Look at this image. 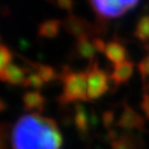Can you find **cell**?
I'll return each instance as SVG.
<instances>
[{"mask_svg": "<svg viewBox=\"0 0 149 149\" xmlns=\"http://www.w3.org/2000/svg\"><path fill=\"white\" fill-rule=\"evenodd\" d=\"M64 30L69 33L71 37L75 38L76 40L82 38H93L100 34L98 29L95 23H91L85 18L70 13L63 21Z\"/></svg>", "mask_w": 149, "mask_h": 149, "instance_id": "obj_5", "label": "cell"}, {"mask_svg": "<svg viewBox=\"0 0 149 149\" xmlns=\"http://www.w3.org/2000/svg\"><path fill=\"white\" fill-rule=\"evenodd\" d=\"M138 71L141 81L144 84H147L149 82V55L145 56L138 64Z\"/></svg>", "mask_w": 149, "mask_h": 149, "instance_id": "obj_19", "label": "cell"}, {"mask_svg": "<svg viewBox=\"0 0 149 149\" xmlns=\"http://www.w3.org/2000/svg\"><path fill=\"white\" fill-rule=\"evenodd\" d=\"M116 126L127 130H144V116L138 114L129 104L123 103V111L119 115Z\"/></svg>", "mask_w": 149, "mask_h": 149, "instance_id": "obj_6", "label": "cell"}, {"mask_svg": "<svg viewBox=\"0 0 149 149\" xmlns=\"http://www.w3.org/2000/svg\"><path fill=\"white\" fill-rule=\"evenodd\" d=\"M115 120V112L112 109H107L102 114V124L108 130L112 129V125Z\"/></svg>", "mask_w": 149, "mask_h": 149, "instance_id": "obj_20", "label": "cell"}, {"mask_svg": "<svg viewBox=\"0 0 149 149\" xmlns=\"http://www.w3.org/2000/svg\"><path fill=\"white\" fill-rule=\"evenodd\" d=\"M63 84L62 94L58 97L61 105H70L76 102L88 101L87 98V77L85 71L75 72L69 66H64L59 79Z\"/></svg>", "mask_w": 149, "mask_h": 149, "instance_id": "obj_2", "label": "cell"}, {"mask_svg": "<svg viewBox=\"0 0 149 149\" xmlns=\"http://www.w3.org/2000/svg\"><path fill=\"white\" fill-rule=\"evenodd\" d=\"M63 22L59 19H49L41 22L38 27V37L41 39H53L59 36Z\"/></svg>", "mask_w": 149, "mask_h": 149, "instance_id": "obj_14", "label": "cell"}, {"mask_svg": "<svg viewBox=\"0 0 149 149\" xmlns=\"http://www.w3.org/2000/svg\"><path fill=\"white\" fill-rule=\"evenodd\" d=\"M48 2H50V3H53L54 5V2H55V0H47Z\"/></svg>", "mask_w": 149, "mask_h": 149, "instance_id": "obj_27", "label": "cell"}, {"mask_svg": "<svg viewBox=\"0 0 149 149\" xmlns=\"http://www.w3.org/2000/svg\"><path fill=\"white\" fill-rule=\"evenodd\" d=\"M87 77V98L96 101L109 91V75L100 68L97 61L90 63L85 70Z\"/></svg>", "mask_w": 149, "mask_h": 149, "instance_id": "obj_4", "label": "cell"}, {"mask_svg": "<svg viewBox=\"0 0 149 149\" xmlns=\"http://www.w3.org/2000/svg\"><path fill=\"white\" fill-rule=\"evenodd\" d=\"M140 109L144 113L145 117L149 120V93L146 92L143 95V98H141V102H140Z\"/></svg>", "mask_w": 149, "mask_h": 149, "instance_id": "obj_22", "label": "cell"}, {"mask_svg": "<svg viewBox=\"0 0 149 149\" xmlns=\"http://www.w3.org/2000/svg\"><path fill=\"white\" fill-rule=\"evenodd\" d=\"M6 108H7V104H6V102L3 101V100H1V98H0V113L3 112Z\"/></svg>", "mask_w": 149, "mask_h": 149, "instance_id": "obj_25", "label": "cell"}, {"mask_svg": "<svg viewBox=\"0 0 149 149\" xmlns=\"http://www.w3.org/2000/svg\"><path fill=\"white\" fill-rule=\"evenodd\" d=\"M12 59H13L12 51H11L7 45L1 44V45H0V73H1L9 64H11Z\"/></svg>", "mask_w": 149, "mask_h": 149, "instance_id": "obj_18", "label": "cell"}, {"mask_svg": "<svg viewBox=\"0 0 149 149\" xmlns=\"http://www.w3.org/2000/svg\"><path fill=\"white\" fill-rule=\"evenodd\" d=\"M44 81L42 80V77L38 74L37 72H31L27 75L26 82L23 84V87L26 88H34L36 91L42 88L44 86Z\"/></svg>", "mask_w": 149, "mask_h": 149, "instance_id": "obj_17", "label": "cell"}, {"mask_svg": "<svg viewBox=\"0 0 149 149\" xmlns=\"http://www.w3.org/2000/svg\"><path fill=\"white\" fill-rule=\"evenodd\" d=\"M24 61L30 65V68L36 70V72L42 77L44 83H50V82H53L54 80L60 79V73L55 71L53 66L48 65V64L34 63V62L28 61V60H24Z\"/></svg>", "mask_w": 149, "mask_h": 149, "instance_id": "obj_15", "label": "cell"}, {"mask_svg": "<svg viewBox=\"0 0 149 149\" xmlns=\"http://www.w3.org/2000/svg\"><path fill=\"white\" fill-rule=\"evenodd\" d=\"M28 73H29L28 69L21 68L15 63H11L0 73V81L8 83L12 86L23 85Z\"/></svg>", "mask_w": 149, "mask_h": 149, "instance_id": "obj_7", "label": "cell"}, {"mask_svg": "<svg viewBox=\"0 0 149 149\" xmlns=\"http://www.w3.org/2000/svg\"><path fill=\"white\" fill-rule=\"evenodd\" d=\"M45 102L47 98L40 91H28L22 95L23 109L27 112L34 111V113H42L45 106Z\"/></svg>", "mask_w": 149, "mask_h": 149, "instance_id": "obj_10", "label": "cell"}, {"mask_svg": "<svg viewBox=\"0 0 149 149\" xmlns=\"http://www.w3.org/2000/svg\"><path fill=\"white\" fill-rule=\"evenodd\" d=\"M92 43H93V47L95 49V51L97 52H101L104 53L105 52V49H106V43L105 41L100 37H95L92 39Z\"/></svg>", "mask_w": 149, "mask_h": 149, "instance_id": "obj_23", "label": "cell"}, {"mask_svg": "<svg viewBox=\"0 0 149 149\" xmlns=\"http://www.w3.org/2000/svg\"><path fill=\"white\" fill-rule=\"evenodd\" d=\"M143 144L144 141L139 136L133 133H126L111 143V149H140Z\"/></svg>", "mask_w": 149, "mask_h": 149, "instance_id": "obj_13", "label": "cell"}, {"mask_svg": "<svg viewBox=\"0 0 149 149\" xmlns=\"http://www.w3.org/2000/svg\"><path fill=\"white\" fill-rule=\"evenodd\" d=\"M134 36L141 42H147L149 40V15L143 16L138 20L135 27Z\"/></svg>", "mask_w": 149, "mask_h": 149, "instance_id": "obj_16", "label": "cell"}, {"mask_svg": "<svg viewBox=\"0 0 149 149\" xmlns=\"http://www.w3.org/2000/svg\"><path fill=\"white\" fill-rule=\"evenodd\" d=\"M11 145L12 149H62L63 136L53 118L33 112L13 125Z\"/></svg>", "mask_w": 149, "mask_h": 149, "instance_id": "obj_1", "label": "cell"}, {"mask_svg": "<svg viewBox=\"0 0 149 149\" xmlns=\"http://www.w3.org/2000/svg\"><path fill=\"white\" fill-rule=\"evenodd\" d=\"M147 87H149V83H148V85H147Z\"/></svg>", "mask_w": 149, "mask_h": 149, "instance_id": "obj_29", "label": "cell"}, {"mask_svg": "<svg viewBox=\"0 0 149 149\" xmlns=\"http://www.w3.org/2000/svg\"><path fill=\"white\" fill-rule=\"evenodd\" d=\"M95 49L93 47V43L88 38H82L76 40L73 47L72 58L73 59H83L90 61L93 63L95 61Z\"/></svg>", "mask_w": 149, "mask_h": 149, "instance_id": "obj_11", "label": "cell"}, {"mask_svg": "<svg viewBox=\"0 0 149 149\" xmlns=\"http://www.w3.org/2000/svg\"><path fill=\"white\" fill-rule=\"evenodd\" d=\"M54 5L59 7L62 10L68 11L70 15L73 10V7H74V0H55Z\"/></svg>", "mask_w": 149, "mask_h": 149, "instance_id": "obj_21", "label": "cell"}, {"mask_svg": "<svg viewBox=\"0 0 149 149\" xmlns=\"http://www.w3.org/2000/svg\"><path fill=\"white\" fill-rule=\"evenodd\" d=\"M74 126L76 132L82 138H86L90 133V116L86 108L79 103L75 104L74 109Z\"/></svg>", "mask_w": 149, "mask_h": 149, "instance_id": "obj_12", "label": "cell"}, {"mask_svg": "<svg viewBox=\"0 0 149 149\" xmlns=\"http://www.w3.org/2000/svg\"><path fill=\"white\" fill-rule=\"evenodd\" d=\"M104 54L113 65L123 63L124 61H126L128 55L126 47L117 39H114L107 43Z\"/></svg>", "mask_w": 149, "mask_h": 149, "instance_id": "obj_9", "label": "cell"}, {"mask_svg": "<svg viewBox=\"0 0 149 149\" xmlns=\"http://www.w3.org/2000/svg\"><path fill=\"white\" fill-rule=\"evenodd\" d=\"M134 68H135V64L133 61H129V60H126L123 63L117 64V65H114L113 72L109 75V79L114 83L115 87L126 84L130 80L134 73Z\"/></svg>", "mask_w": 149, "mask_h": 149, "instance_id": "obj_8", "label": "cell"}, {"mask_svg": "<svg viewBox=\"0 0 149 149\" xmlns=\"http://www.w3.org/2000/svg\"><path fill=\"white\" fill-rule=\"evenodd\" d=\"M0 149H8L7 145V127L0 124Z\"/></svg>", "mask_w": 149, "mask_h": 149, "instance_id": "obj_24", "label": "cell"}, {"mask_svg": "<svg viewBox=\"0 0 149 149\" xmlns=\"http://www.w3.org/2000/svg\"><path fill=\"white\" fill-rule=\"evenodd\" d=\"M0 45H1V36H0Z\"/></svg>", "mask_w": 149, "mask_h": 149, "instance_id": "obj_28", "label": "cell"}, {"mask_svg": "<svg viewBox=\"0 0 149 149\" xmlns=\"http://www.w3.org/2000/svg\"><path fill=\"white\" fill-rule=\"evenodd\" d=\"M144 49H145V51H146V52L148 53V55H149V43H145Z\"/></svg>", "mask_w": 149, "mask_h": 149, "instance_id": "obj_26", "label": "cell"}, {"mask_svg": "<svg viewBox=\"0 0 149 149\" xmlns=\"http://www.w3.org/2000/svg\"><path fill=\"white\" fill-rule=\"evenodd\" d=\"M97 20L107 21L124 16L138 5L139 0H88Z\"/></svg>", "mask_w": 149, "mask_h": 149, "instance_id": "obj_3", "label": "cell"}]
</instances>
